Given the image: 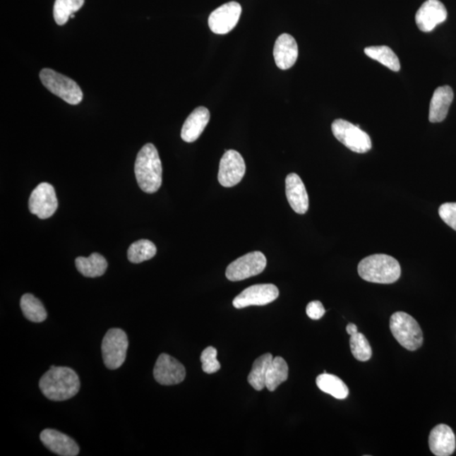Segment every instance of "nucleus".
I'll use <instances>...</instances> for the list:
<instances>
[{
	"instance_id": "obj_3",
	"label": "nucleus",
	"mask_w": 456,
	"mask_h": 456,
	"mask_svg": "<svg viewBox=\"0 0 456 456\" xmlns=\"http://www.w3.org/2000/svg\"><path fill=\"white\" fill-rule=\"evenodd\" d=\"M359 274L364 281L378 284H391L401 277V265L395 258L383 253L369 256L361 260Z\"/></svg>"
},
{
	"instance_id": "obj_25",
	"label": "nucleus",
	"mask_w": 456,
	"mask_h": 456,
	"mask_svg": "<svg viewBox=\"0 0 456 456\" xmlns=\"http://www.w3.org/2000/svg\"><path fill=\"white\" fill-rule=\"evenodd\" d=\"M288 365L281 356H275L270 364L266 374L265 387L270 391H275L277 387L287 380Z\"/></svg>"
},
{
	"instance_id": "obj_29",
	"label": "nucleus",
	"mask_w": 456,
	"mask_h": 456,
	"mask_svg": "<svg viewBox=\"0 0 456 456\" xmlns=\"http://www.w3.org/2000/svg\"><path fill=\"white\" fill-rule=\"evenodd\" d=\"M217 351L213 347H208L202 352L200 361L202 369L206 373H215L221 369V364L217 359Z\"/></svg>"
},
{
	"instance_id": "obj_24",
	"label": "nucleus",
	"mask_w": 456,
	"mask_h": 456,
	"mask_svg": "<svg viewBox=\"0 0 456 456\" xmlns=\"http://www.w3.org/2000/svg\"><path fill=\"white\" fill-rule=\"evenodd\" d=\"M366 55L369 58L376 60L390 70L397 72L401 70V64H400L397 55L390 47L387 46H373L366 47L364 49Z\"/></svg>"
},
{
	"instance_id": "obj_11",
	"label": "nucleus",
	"mask_w": 456,
	"mask_h": 456,
	"mask_svg": "<svg viewBox=\"0 0 456 456\" xmlns=\"http://www.w3.org/2000/svg\"><path fill=\"white\" fill-rule=\"evenodd\" d=\"M58 205L54 188L49 183L37 185L29 199L30 212L40 219L53 216Z\"/></svg>"
},
{
	"instance_id": "obj_32",
	"label": "nucleus",
	"mask_w": 456,
	"mask_h": 456,
	"mask_svg": "<svg viewBox=\"0 0 456 456\" xmlns=\"http://www.w3.org/2000/svg\"><path fill=\"white\" fill-rule=\"evenodd\" d=\"M307 316L312 320H320L325 313V309L320 301H313L308 304Z\"/></svg>"
},
{
	"instance_id": "obj_20",
	"label": "nucleus",
	"mask_w": 456,
	"mask_h": 456,
	"mask_svg": "<svg viewBox=\"0 0 456 456\" xmlns=\"http://www.w3.org/2000/svg\"><path fill=\"white\" fill-rule=\"evenodd\" d=\"M453 99V90L449 85L437 88L430 102L429 121L431 123L444 121L448 115Z\"/></svg>"
},
{
	"instance_id": "obj_16",
	"label": "nucleus",
	"mask_w": 456,
	"mask_h": 456,
	"mask_svg": "<svg viewBox=\"0 0 456 456\" xmlns=\"http://www.w3.org/2000/svg\"><path fill=\"white\" fill-rule=\"evenodd\" d=\"M273 55L275 64L282 71L294 66L299 57V47L294 37L284 33L275 42Z\"/></svg>"
},
{
	"instance_id": "obj_33",
	"label": "nucleus",
	"mask_w": 456,
	"mask_h": 456,
	"mask_svg": "<svg viewBox=\"0 0 456 456\" xmlns=\"http://www.w3.org/2000/svg\"><path fill=\"white\" fill-rule=\"evenodd\" d=\"M71 2L73 12L76 13L78 11L81 7L83 6L85 0H71Z\"/></svg>"
},
{
	"instance_id": "obj_27",
	"label": "nucleus",
	"mask_w": 456,
	"mask_h": 456,
	"mask_svg": "<svg viewBox=\"0 0 456 456\" xmlns=\"http://www.w3.org/2000/svg\"><path fill=\"white\" fill-rule=\"evenodd\" d=\"M157 247L149 240L141 239L133 243L128 249V259L132 263L140 264L156 256Z\"/></svg>"
},
{
	"instance_id": "obj_8",
	"label": "nucleus",
	"mask_w": 456,
	"mask_h": 456,
	"mask_svg": "<svg viewBox=\"0 0 456 456\" xmlns=\"http://www.w3.org/2000/svg\"><path fill=\"white\" fill-rule=\"evenodd\" d=\"M268 260L260 251L247 253L227 266L226 277L231 282H239L264 272Z\"/></svg>"
},
{
	"instance_id": "obj_13",
	"label": "nucleus",
	"mask_w": 456,
	"mask_h": 456,
	"mask_svg": "<svg viewBox=\"0 0 456 456\" xmlns=\"http://www.w3.org/2000/svg\"><path fill=\"white\" fill-rule=\"evenodd\" d=\"M154 378L162 385L180 384L186 376L184 366L169 354H162L158 356L154 368Z\"/></svg>"
},
{
	"instance_id": "obj_7",
	"label": "nucleus",
	"mask_w": 456,
	"mask_h": 456,
	"mask_svg": "<svg viewBox=\"0 0 456 456\" xmlns=\"http://www.w3.org/2000/svg\"><path fill=\"white\" fill-rule=\"evenodd\" d=\"M128 341L123 330L111 329L102 340V352L103 362L107 368L117 369L126 359Z\"/></svg>"
},
{
	"instance_id": "obj_14",
	"label": "nucleus",
	"mask_w": 456,
	"mask_h": 456,
	"mask_svg": "<svg viewBox=\"0 0 456 456\" xmlns=\"http://www.w3.org/2000/svg\"><path fill=\"white\" fill-rule=\"evenodd\" d=\"M447 16L446 8L440 0H427L416 12V23L421 32H429L444 23Z\"/></svg>"
},
{
	"instance_id": "obj_6",
	"label": "nucleus",
	"mask_w": 456,
	"mask_h": 456,
	"mask_svg": "<svg viewBox=\"0 0 456 456\" xmlns=\"http://www.w3.org/2000/svg\"><path fill=\"white\" fill-rule=\"evenodd\" d=\"M331 130L337 140L354 152L366 153L372 148L371 138L367 133L347 120H335Z\"/></svg>"
},
{
	"instance_id": "obj_34",
	"label": "nucleus",
	"mask_w": 456,
	"mask_h": 456,
	"mask_svg": "<svg viewBox=\"0 0 456 456\" xmlns=\"http://www.w3.org/2000/svg\"><path fill=\"white\" fill-rule=\"evenodd\" d=\"M347 332L351 337V335H354L356 332H359L358 327H356V325L354 324H349L347 326Z\"/></svg>"
},
{
	"instance_id": "obj_31",
	"label": "nucleus",
	"mask_w": 456,
	"mask_h": 456,
	"mask_svg": "<svg viewBox=\"0 0 456 456\" xmlns=\"http://www.w3.org/2000/svg\"><path fill=\"white\" fill-rule=\"evenodd\" d=\"M438 214L447 225L456 231V203L443 204L438 209Z\"/></svg>"
},
{
	"instance_id": "obj_19",
	"label": "nucleus",
	"mask_w": 456,
	"mask_h": 456,
	"mask_svg": "<svg viewBox=\"0 0 456 456\" xmlns=\"http://www.w3.org/2000/svg\"><path fill=\"white\" fill-rule=\"evenodd\" d=\"M210 112L205 107H197L188 116L184 124L181 138L185 142H192L199 139L210 121Z\"/></svg>"
},
{
	"instance_id": "obj_30",
	"label": "nucleus",
	"mask_w": 456,
	"mask_h": 456,
	"mask_svg": "<svg viewBox=\"0 0 456 456\" xmlns=\"http://www.w3.org/2000/svg\"><path fill=\"white\" fill-rule=\"evenodd\" d=\"M74 14L71 0H55L54 6V17L59 25L66 24L71 16Z\"/></svg>"
},
{
	"instance_id": "obj_22",
	"label": "nucleus",
	"mask_w": 456,
	"mask_h": 456,
	"mask_svg": "<svg viewBox=\"0 0 456 456\" xmlns=\"http://www.w3.org/2000/svg\"><path fill=\"white\" fill-rule=\"evenodd\" d=\"M316 384L323 392L329 394L335 399H346L349 395V390L345 383L339 377L327 373L326 371L317 377Z\"/></svg>"
},
{
	"instance_id": "obj_2",
	"label": "nucleus",
	"mask_w": 456,
	"mask_h": 456,
	"mask_svg": "<svg viewBox=\"0 0 456 456\" xmlns=\"http://www.w3.org/2000/svg\"><path fill=\"white\" fill-rule=\"evenodd\" d=\"M135 174L138 184L145 193H153L160 188L162 167L160 157L153 144H146L137 155Z\"/></svg>"
},
{
	"instance_id": "obj_10",
	"label": "nucleus",
	"mask_w": 456,
	"mask_h": 456,
	"mask_svg": "<svg viewBox=\"0 0 456 456\" xmlns=\"http://www.w3.org/2000/svg\"><path fill=\"white\" fill-rule=\"evenodd\" d=\"M246 172V165L236 150H226L219 167L218 181L223 187L231 188L240 183Z\"/></svg>"
},
{
	"instance_id": "obj_15",
	"label": "nucleus",
	"mask_w": 456,
	"mask_h": 456,
	"mask_svg": "<svg viewBox=\"0 0 456 456\" xmlns=\"http://www.w3.org/2000/svg\"><path fill=\"white\" fill-rule=\"evenodd\" d=\"M40 440L47 449L61 456L78 455L80 448L71 437L54 429H45L40 434Z\"/></svg>"
},
{
	"instance_id": "obj_12",
	"label": "nucleus",
	"mask_w": 456,
	"mask_h": 456,
	"mask_svg": "<svg viewBox=\"0 0 456 456\" xmlns=\"http://www.w3.org/2000/svg\"><path fill=\"white\" fill-rule=\"evenodd\" d=\"M242 7L238 2H228L215 10L208 20L210 29L219 35L230 32L238 24Z\"/></svg>"
},
{
	"instance_id": "obj_28",
	"label": "nucleus",
	"mask_w": 456,
	"mask_h": 456,
	"mask_svg": "<svg viewBox=\"0 0 456 456\" xmlns=\"http://www.w3.org/2000/svg\"><path fill=\"white\" fill-rule=\"evenodd\" d=\"M350 348L352 355L356 360L366 362L371 359L372 348L364 334L356 332L351 335Z\"/></svg>"
},
{
	"instance_id": "obj_18",
	"label": "nucleus",
	"mask_w": 456,
	"mask_h": 456,
	"mask_svg": "<svg viewBox=\"0 0 456 456\" xmlns=\"http://www.w3.org/2000/svg\"><path fill=\"white\" fill-rule=\"evenodd\" d=\"M286 196L292 210L304 215L308 210V196L302 179L298 174H290L286 179Z\"/></svg>"
},
{
	"instance_id": "obj_26",
	"label": "nucleus",
	"mask_w": 456,
	"mask_h": 456,
	"mask_svg": "<svg viewBox=\"0 0 456 456\" xmlns=\"http://www.w3.org/2000/svg\"><path fill=\"white\" fill-rule=\"evenodd\" d=\"M20 308L28 320L34 323L46 320L47 313L44 304L32 294H27L20 299Z\"/></svg>"
},
{
	"instance_id": "obj_23",
	"label": "nucleus",
	"mask_w": 456,
	"mask_h": 456,
	"mask_svg": "<svg viewBox=\"0 0 456 456\" xmlns=\"http://www.w3.org/2000/svg\"><path fill=\"white\" fill-rule=\"evenodd\" d=\"M273 359L272 354H265L253 362L251 372L248 376V382L256 390L260 391L265 388L266 374Z\"/></svg>"
},
{
	"instance_id": "obj_17",
	"label": "nucleus",
	"mask_w": 456,
	"mask_h": 456,
	"mask_svg": "<svg viewBox=\"0 0 456 456\" xmlns=\"http://www.w3.org/2000/svg\"><path fill=\"white\" fill-rule=\"evenodd\" d=\"M429 448L437 456H449L455 452L456 443L453 430L440 424L433 428L428 440Z\"/></svg>"
},
{
	"instance_id": "obj_5",
	"label": "nucleus",
	"mask_w": 456,
	"mask_h": 456,
	"mask_svg": "<svg viewBox=\"0 0 456 456\" xmlns=\"http://www.w3.org/2000/svg\"><path fill=\"white\" fill-rule=\"evenodd\" d=\"M40 77L42 85L49 92L63 99L68 104L77 105L83 101V92L75 80L51 68L42 70Z\"/></svg>"
},
{
	"instance_id": "obj_9",
	"label": "nucleus",
	"mask_w": 456,
	"mask_h": 456,
	"mask_svg": "<svg viewBox=\"0 0 456 456\" xmlns=\"http://www.w3.org/2000/svg\"><path fill=\"white\" fill-rule=\"evenodd\" d=\"M279 296V290L273 284H257L246 288L232 302L236 308L249 306H264L272 303Z\"/></svg>"
},
{
	"instance_id": "obj_4",
	"label": "nucleus",
	"mask_w": 456,
	"mask_h": 456,
	"mask_svg": "<svg viewBox=\"0 0 456 456\" xmlns=\"http://www.w3.org/2000/svg\"><path fill=\"white\" fill-rule=\"evenodd\" d=\"M390 328L397 341L407 350L416 351L423 345L424 335L419 323L405 312L395 313Z\"/></svg>"
},
{
	"instance_id": "obj_1",
	"label": "nucleus",
	"mask_w": 456,
	"mask_h": 456,
	"mask_svg": "<svg viewBox=\"0 0 456 456\" xmlns=\"http://www.w3.org/2000/svg\"><path fill=\"white\" fill-rule=\"evenodd\" d=\"M40 387L47 399L54 402L66 401L79 392L80 383L78 374L68 367H55L41 378Z\"/></svg>"
},
{
	"instance_id": "obj_21",
	"label": "nucleus",
	"mask_w": 456,
	"mask_h": 456,
	"mask_svg": "<svg viewBox=\"0 0 456 456\" xmlns=\"http://www.w3.org/2000/svg\"><path fill=\"white\" fill-rule=\"evenodd\" d=\"M78 272L85 277H98L106 272L107 262L100 253H93L88 258L78 257L76 260Z\"/></svg>"
}]
</instances>
